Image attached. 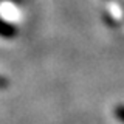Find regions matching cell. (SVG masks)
<instances>
[{
	"label": "cell",
	"mask_w": 124,
	"mask_h": 124,
	"mask_svg": "<svg viewBox=\"0 0 124 124\" xmlns=\"http://www.w3.org/2000/svg\"><path fill=\"white\" fill-rule=\"evenodd\" d=\"M6 85V81L5 79H2V78H0V87H5Z\"/></svg>",
	"instance_id": "cell-1"
}]
</instances>
